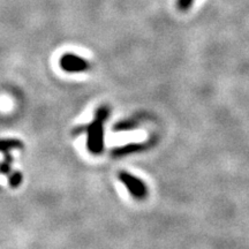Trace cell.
<instances>
[{"label":"cell","instance_id":"cell-4","mask_svg":"<svg viewBox=\"0 0 249 249\" xmlns=\"http://www.w3.org/2000/svg\"><path fill=\"white\" fill-rule=\"evenodd\" d=\"M154 143L151 142H145V143H130V144L123 145V147H117L112 150V156L116 158L119 157H124V156H128L132 154H136V152H141L149 149V147Z\"/></svg>","mask_w":249,"mask_h":249},{"label":"cell","instance_id":"cell-7","mask_svg":"<svg viewBox=\"0 0 249 249\" xmlns=\"http://www.w3.org/2000/svg\"><path fill=\"white\" fill-rule=\"evenodd\" d=\"M6 157L4 163L0 164V172L4 174H8L11 172V165H12V156L8 152H5Z\"/></svg>","mask_w":249,"mask_h":249},{"label":"cell","instance_id":"cell-6","mask_svg":"<svg viewBox=\"0 0 249 249\" xmlns=\"http://www.w3.org/2000/svg\"><path fill=\"white\" fill-rule=\"evenodd\" d=\"M139 120L138 119H126L118 123L114 126V130L116 132H126V130H133L139 126Z\"/></svg>","mask_w":249,"mask_h":249},{"label":"cell","instance_id":"cell-5","mask_svg":"<svg viewBox=\"0 0 249 249\" xmlns=\"http://www.w3.org/2000/svg\"><path fill=\"white\" fill-rule=\"evenodd\" d=\"M23 147V143L20 140L17 139H7V140H0V151L9 152L14 149H20Z\"/></svg>","mask_w":249,"mask_h":249},{"label":"cell","instance_id":"cell-2","mask_svg":"<svg viewBox=\"0 0 249 249\" xmlns=\"http://www.w3.org/2000/svg\"><path fill=\"white\" fill-rule=\"evenodd\" d=\"M118 178L124 183V186L126 187L132 197L136 198V200H143L148 196V187L142 179L133 176L132 173L126 172V171L119 172Z\"/></svg>","mask_w":249,"mask_h":249},{"label":"cell","instance_id":"cell-3","mask_svg":"<svg viewBox=\"0 0 249 249\" xmlns=\"http://www.w3.org/2000/svg\"><path fill=\"white\" fill-rule=\"evenodd\" d=\"M60 67L67 73H81L88 70L89 62L76 54L66 53L60 59Z\"/></svg>","mask_w":249,"mask_h":249},{"label":"cell","instance_id":"cell-1","mask_svg":"<svg viewBox=\"0 0 249 249\" xmlns=\"http://www.w3.org/2000/svg\"><path fill=\"white\" fill-rule=\"evenodd\" d=\"M110 116L107 105H102L97 108L95 118L89 124L76 128L75 134L87 133V147L93 155H99L104 151V124Z\"/></svg>","mask_w":249,"mask_h":249},{"label":"cell","instance_id":"cell-9","mask_svg":"<svg viewBox=\"0 0 249 249\" xmlns=\"http://www.w3.org/2000/svg\"><path fill=\"white\" fill-rule=\"evenodd\" d=\"M194 0H178V7L180 11H188Z\"/></svg>","mask_w":249,"mask_h":249},{"label":"cell","instance_id":"cell-8","mask_svg":"<svg viewBox=\"0 0 249 249\" xmlns=\"http://www.w3.org/2000/svg\"><path fill=\"white\" fill-rule=\"evenodd\" d=\"M21 181H22V174L20 172H14L9 178V183H11L12 187H18Z\"/></svg>","mask_w":249,"mask_h":249}]
</instances>
